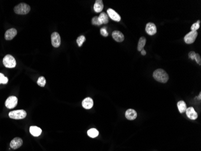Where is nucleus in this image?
I'll return each instance as SVG.
<instances>
[{
	"mask_svg": "<svg viewBox=\"0 0 201 151\" xmlns=\"http://www.w3.org/2000/svg\"><path fill=\"white\" fill-rule=\"evenodd\" d=\"M153 77L157 81L163 84L166 83L169 80L168 74L164 70L160 68L154 71Z\"/></svg>",
	"mask_w": 201,
	"mask_h": 151,
	"instance_id": "1",
	"label": "nucleus"
},
{
	"mask_svg": "<svg viewBox=\"0 0 201 151\" xmlns=\"http://www.w3.org/2000/svg\"><path fill=\"white\" fill-rule=\"evenodd\" d=\"M14 11L18 15H26L30 11V7L28 4L22 2L15 7Z\"/></svg>",
	"mask_w": 201,
	"mask_h": 151,
	"instance_id": "2",
	"label": "nucleus"
},
{
	"mask_svg": "<svg viewBox=\"0 0 201 151\" xmlns=\"http://www.w3.org/2000/svg\"><path fill=\"white\" fill-rule=\"evenodd\" d=\"M8 116L10 118L15 119V120H20L23 119L26 117L27 112L25 111L23 109L19 110H15L11 111L8 113Z\"/></svg>",
	"mask_w": 201,
	"mask_h": 151,
	"instance_id": "3",
	"label": "nucleus"
},
{
	"mask_svg": "<svg viewBox=\"0 0 201 151\" xmlns=\"http://www.w3.org/2000/svg\"><path fill=\"white\" fill-rule=\"evenodd\" d=\"M2 62L6 68H15L16 65L15 59L10 54H7L6 56H5V57L3 58Z\"/></svg>",
	"mask_w": 201,
	"mask_h": 151,
	"instance_id": "4",
	"label": "nucleus"
},
{
	"mask_svg": "<svg viewBox=\"0 0 201 151\" xmlns=\"http://www.w3.org/2000/svg\"><path fill=\"white\" fill-rule=\"evenodd\" d=\"M198 33L197 31H191L185 36L184 37L185 43L187 44H193L195 41L198 36Z\"/></svg>",
	"mask_w": 201,
	"mask_h": 151,
	"instance_id": "5",
	"label": "nucleus"
},
{
	"mask_svg": "<svg viewBox=\"0 0 201 151\" xmlns=\"http://www.w3.org/2000/svg\"><path fill=\"white\" fill-rule=\"evenodd\" d=\"M51 44L54 47L57 48L61 44V38L57 32H54L51 35Z\"/></svg>",
	"mask_w": 201,
	"mask_h": 151,
	"instance_id": "6",
	"label": "nucleus"
},
{
	"mask_svg": "<svg viewBox=\"0 0 201 151\" xmlns=\"http://www.w3.org/2000/svg\"><path fill=\"white\" fill-rule=\"evenodd\" d=\"M18 104V98L15 96L8 97L5 102V106L8 109H12L16 107Z\"/></svg>",
	"mask_w": 201,
	"mask_h": 151,
	"instance_id": "7",
	"label": "nucleus"
},
{
	"mask_svg": "<svg viewBox=\"0 0 201 151\" xmlns=\"http://www.w3.org/2000/svg\"><path fill=\"white\" fill-rule=\"evenodd\" d=\"M23 144V141L21 138L16 137L13 139L10 144V146L13 149H17L19 148Z\"/></svg>",
	"mask_w": 201,
	"mask_h": 151,
	"instance_id": "8",
	"label": "nucleus"
},
{
	"mask_svg": "<svg viewBox=\"0 0 201 151\" xmlns=\"http://www.w3.org/2000/svg\"><path fill=\"white\" fill-rule=\"evenodd\" d=\"M107 12L108 16H109L112 20L116 21V22H119L121 21V16L116 12H115L113 9H109Z\"/></svg>",
	"mask_w": 201,
	"mask_h": 151,
	"instance_id": "9",
	"label": "nucleus"
},
{
	"mask_svg": "<svg viewBox=\"0 0 201 151\" xmlns=\"http://www.w3.org/2000/svg\"><path fill=\"white\" fill-rule=\"evenodd\" d=\"M17 35V30L14 29H10L7 30L4 35V38L7 41H10L12 39H13Z\"/></svg>",
	"mask_w": 201,
	"mask_h": 151,
	"instance_id": "10",
	"label": "nucleus"
},
{
	"mask_svg": "<svg viewBox=\"0 0 201 151\" xmlns=\"http://www.w3.org/2000/svg\"><path fill=\"white\" fill-rule=\"evenodd\" d=\"M146 32L150 35H154L157 33V27L152 22H149L146 26Z\"/></svg>",
	"mask_w": 201,
	"mask_h": 151,
	"instance_id": "11",
	"label": "nucleus"
},
{
	"mask_svg": "<svg viewBox=\"0 0 201 151\" xmlns=\"http://www.w3.org/2000/svg\"><path fill=\"white\" fill-rule=\"evenodd\" d=\"M186 115L191 120H196L198 117V114L195 110V109L193 107H189L187 108L186 111Z\"/></svg>",
	"mask_w": 201,
	"mask_h": 151,
	"instance_id": "12",
	"label": "nucleus"
},
{
	"mask_svg": "<svg viewBox=\"0 0 201 151\" xmlns=\"http://www.w3.org/2000/svg\"><path fill=\"white\" fill-rule=\"evenodd\" d=\"M137 112L132 109H128L125 112V117L129 120H134L137 118Z\"/></svg>",
	"mask_w": 201,
	"mask_h": 151,
	"instance_id": "13",
	"label": "nucleus"
},
{
	"mask_svg": "<svg viewBox=\"0 0 201 151\" xmlns=\"http://www.w3.org/2000/svg\"><path fill=\"white\" fill-rule=\"evenodd\" d=\"M112 37L114 39L115 41L118 43H121L123 41L125 37L123 33L121 32L120 31L118 30H115L112 33Z\"/></svg>",
	"mask_w": 201,
	"mask_h": 151,
	"instance_id": "14",
	"label": "nucleus"
},
{
	"mask_svg": "<svg viewBox=\"0 0 201 151\" xmlns=\"http://www.w3.org/2000/svg\"><path fill=\"white\" fill-rule=\"evenodd\" d=\"M82 106L85 109H90L93 106V101L90 98H86L82 101Z\"/></svg>",
	"mask_w": 201,
	"mask_h": 151,
	"instance_id": "15",
	"label": "nucleus"
},
{
	"mask_svg": "<svg viewBox=\"0 0 201 151\" xmlns=\"http://www.w3.org/2000/svg\"><path fill=\"white\" fill-rule=\"evenodd\" d=\"M103 9H104V4L102 1L101 0L96 1L93 6V9L95 12L96 13H100L102 11Z\"/></svg>",
	"mask_w": 201,
	"mask_h": 151,
	"instance_id": "16",
	"label": "nucleus"
},
{
	"mask_svg": "<svg viewBox=\"0 0 201 151\" xmlns=\"http://www.w3.org/2000/svg\"><path fill=\"white\" fill-rule=\"evenodd\" d=\"M42 129L38 126H32L30 128V132L34 137H39L42 134Z\"/></svg>",
	"mask_w": 201,
	"mask_h": 151,
	"instance_id": "17",
	"label": "nucleus"
},
{
	"mask_svg": "<svg viewBox=\"0 0 201 151\" xmlns=\"http://www.w3.org/2000/svg\"><path fill=\"white\" fill-rule=\"evenodd\" d=\"M98 19H99V22L101 23V24H106L109 22V16L104 12H102L99 15V16H98Z\"/></svg>",
	"mask_w": 201,
	"mask_h": 151,
	"instance_id": "18",
	"label": "nucleus"
},
{
	"mask_svg": "<svg viewBox=\"0 0 201 151\" xmlns=\"http://www.w3.org/2000/svg\"><path fill=\"white\" fill-rule=\"evenodd\" d=\"M177 106H178V110L180 113H184V112H186V111L187 108L186 103H185L184 101H179L177 103Z\"/></svg>",
	"mask_w": 201,
	"mask_h": 151,
	"instance_id": "19",
	"label": "nucleus"
},
{
	"mask_svg": "<svg viewBox=\"0 0 201 151\" xmlns=\"http://www.w3.org/2000/svg\"><path fill=\"white\" fill-rule=\"evenodd\" d=\"M146 43V39L145 37H141L139 39V43H138V46H137V50L139 51H141L143 49L145 44Z\"/></svg>",
	"mask_w": 201,
	"mask_h": 151,
	"instance_id": "20",
	"label": "nucleus"
},
{
	"mask_svg": "<svg viewBox=\"0 0 201 151\" xmlns=\"http://www.w3.org/2000/svg\"><path fill=\"white\" fill-rule=\"evenodd\" d=\"M87 135L91 138H95L99 135L98 131L95 128H92L87 131Z\"/></svg>",
	"mask_w": 201,
	"mask_h": 151,
	"instance_id": "21",
	"label": "nucleus"
},
{
	"mask_svg": "<svg viewBox=\"0 0 201 151\" xmlns=\"http://www.w3.org/2000/svg\"><path fill=\"white\" fill-rule=\"evenodd\" d=\"M37 84L40 87H45V84H46V79L43 76H41L40 77H39L38 80V82H37Z\"/></svg>",
	"mask_w": 201,
	"mask_h": 151,
	"instance_id": "22",
	"label": "nucleus"
},
{
	"mask_svg": "<svg viewBox=\"0 0 201 151\" xmlns=\"http://www.w3.org/2000/svg\"><path fill=\"white\" fill-rule=\"evenodd\" d=\"M8 81V79L3 74L0 73V84H6Z\"/></svg>",
	"mask_w": 201,
	"mask_h": 151,
	"instance_id": "23",
	"label": "nucleus"
},
{
	"mask_svg": "<svg viewBox=\"0 0 201 151\" xmlns=\"http://www.w3.org/2000/svg\"><path fill=\"white\" fill-rule=\"evenodd\" d=\"M85 41V38L84 37V36L81 35L80 36H79L77 39V43L78 44L79 47H81L82 44L84 43V42Z\"/></svg>",
	"mask_w": 201,
	"mask_h": 151,
	"instance_id": "24",
	"label": "nucleus"
},
{
	"mask_svg": "<svg viewBox=\"0 0 201 151\" xmlns=\"http://www.w3.org/2000/svg\"><path fill=\"white\" fill-rule=\"evenodd\" d=\"M92 23L93 25H95V26H100L101 25V23L99 22V19H98V16H95L92 18Z\"/></svg>",
	"mask_w": 201,
	"mask_h": 151,
	"instance_id": "25",
	"label": "nucleus"
},
{
	"mask_svg": "<svg viewBox=\"0 0 201 151\" xmlns=\"http://www.w3.org/2000/svg\"><path fill=\"white\" fill-rule=\"evenodd\" d=\"M200 27V24L198 22L194 23L192 27H191V30L192 31H196L198 29H199Z\"/></svg>",
	"mask_w": 201,
	"mask_h": 151,
	"instance_id": "26",
	"label": "nucleus"
},
{
	"mask_svg": "<svg viewBox=\"0 0 201 151\" xmlns=\"http://www.w3.org/2000/svg\"><path fill=\"white\" fill-rule=\"evenodd\" d=\"M100 33H101V34L103 36H104V37H107V36H108V35H109V33H108V32H107V30L106 29L105 27L102 28V29H101V30H100Z\"/></svg>",
	"mask_w": 201,
	"mask_h": 151,
	"instance_id": "27",
	"label": "nucleus"
},
{
	"mask_svg": "<svg viewBox=\"0 0 201 151\" xmlns=\"http://www.w3.org/2000/svg\"><path fill=\"white\" fill-rule=\"evenodd\" d=\"M194 60H196V62L199 64V65H201V56H200V55L199 54H198V53H196V54H195V59H194Z\"/></svg>",
	"mask_w": 201,
	"mask_h": 151,
	"instance_id": "28",
	"label": "nucleus"
},
{
	"mask_svg": "<svg viewBox=\"0 0 201 151\" xmlns=\"http://www.w3.org/2000/svg\"><path fill=\"white\" fill-rule=\"evenodd\" d=\"M195 54H196V53L195 51H190L189 53V57L190 59H191L192 60H194L195 59Z\"/></svg>",
	"mask_w": 201,
	"mask_h": 151,
	"instance_id": "29",
	"label": "nucleus"
},
{
	"mask_svg": "<svg viewBox=\"0 0 201 151\" xmlns=\"http://www.w3.org/2000/svg\"><path fill=\"white\" fill-rule=\"evenodd\" d=\"M140 52H141V53H142V54L143 56H145V55H146V51L144 50V49H143Z\"/></svg>",
	"mask_w": 201,
	"mask_h": 151,
	"instance_id": "30",
	"label": "nucleus"
},
{
	"mask_svg": "<svg viewBox=\"0 0 201 151\" xmlns=\"http://www.w3.org/2000/svg\"><path fill=\"white\" fill-rule=\"evenodd\" d=\"M199 99H201V93H200V94H199Z\"/></svg>",
	"mask_w": 201,
	"mask_h": 151,
	"instance_id": "31",
	"label": "nucleus"
}]
</instances>
